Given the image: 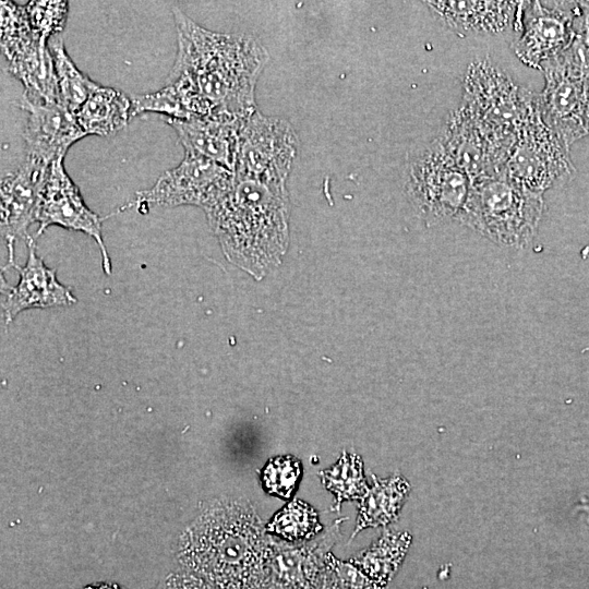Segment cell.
I'll use <instances>...</instances> for the list:
<instances>
[{"label": "cell", "instance_id": "cell-24", "mask_svg": "<svg viewBox=\"0 0 589 589\" xmlns=\"http://www.w3.org/2000/svg\"><path fill=\"white\" fill-rule=\"evenodd\" d=\"M48 46L53 59L60 104L74 113L99 85L77 69L64 48L61 34L52 36Z\"/></svg>", "mask_w": 589, "mask_h": 589}, {"label": "cell", "instance_id": "cell-7", "mask_svg": "<svg viewBox=\"0 0 589 589\" xmlns=\"http://www.w3.org/2000/svg\"><path fill=\"white\" fill-rule=\"evenodd\" d=\"M299 146V136L289 121L257 109L242 122L235 177L286 188Z\"/></svg>", "mask_w": 589, "mask_h": 589}, {"label": "cell", "instance_id": "cell-8", "mask_svg": "<svg viewBox=\"0 0 589 589\" xmlns=\"http://www.w3.org/2000/svg\"><path fill=\"white\" fill-rule=\"evenodd\" d=\"M1 47L10 72L24 85V97L60 103L48 41L33 32L25 5L1 2Z\"/></svg>", "mask_w": 589, "mask_h": 589}, {"label": "cell", "instance_id": "cell-4", "mask_svg": "<svg viewBox=\"0 0 589 589\" xmlns=\"http://www.w3.org/2000/svg\"><path fill=\"white\" fill-rule=\"evenodd\" d=\"M473 181L437 136L413 152L406 164L405 191L429 224L462 221Z\"/></svg>", "mask_w": 589, "mask_h": 589}, {"label": "cell", "instance_id": "cell-1", "mask_svg": "<svg viewBox=\"0 0 589 589\" xmlns=\"http://www.w3.org/2000/svg\"><path fill=\"white\" fill-rule=\"evenodd\" d=\"M177 55L166 85L178 96L185 119H245L257 110L255 87L269 60L251 34L207 29L172 7Z\"/></svg>", "mask_w": 589, "mask_h": 589}, {"label": "cell", "instance_id": "cell-30", "mask_svg": "<svg viewBox=\"0 0 589 589\" xmlns=\"http://www.w3.org/2000/svg\"><path fill=\"white\" fill-rule=\"evenodd\" d=\"M25 10L33 32L45 41H49L64 28L68 2L31 1L25 4Z\"/></svg>", "mask_w": 589, "mask_h": 589}, {"label": "cell", "instance_id": "cell-13", "mask_svg": "<svg viewBox=\"0 0 589 589\" xmlns=\"http://www.w3.org/2000/svg\"><path fill=\"white\" fill-rule=\"evenodd\" d=\"M341 520L310 541L288 542L271 534L264 589H320L324 561L338 541Z\"/></svg>", "mask_w": 589, "mask_h": 589}, {"label": "cell", "instance_id": "cell-20", "mask_svg": "<svg viewBox=\"0 0 589 589\" xmlns=\"http://www.w3.org/2000/svg\"><path fill=\"white\" fill-rule=\"evenodd\" d=\"M165 120L177 132L184 153L207 158L235 173L239 134L244 119L205 117Z\"/></svg>", "mask_w": 589, "mask_h": 589}, {"label": "cell", "instance_id": "cell-28", "mask_svg": "<svg viewBox=\"0 0 589 589\" xmlns=\"http://www.w3.org/2000/svg\"><path fill=\"white\" fill-rule=\"evenodd\" d=\"M550 62L589 77V2H580L575 36L570 45Z\"/></svg>", "mask_w": 589, "mask_h": 589}, {"label": "cell", "instance_id": "cell-14", "mask_svg": "<svg viewBox=\"0 0 589 589\" xmlns=\"http://www.w3.org/2000/svg\"><path fill=\"white\" fill-rule=\"evenodd\" d=\"M545 86L539 97L543 121L565 146L589 135V77L555 63L545 64Z\"/></svg>", "mask_w": 589, "mask_h": 589}, {"label": "cell", "instance_id": "cell-9", "mask_svg": "<svg viewBox=\"0 0 589 589\" xmlns=\"http://www.w3.org/2000/svg\"><path fill=\"white\" fill-rule=\"evenodd\" d=\"M573 171L568 147L543 121L539 107L515 141L503 175L516 184L542 194Z\"/></svg>", "mask_w": 589, "mask_h": 589}, {"label": "cell", "instance_id": "cell-12", "mask_svg": "<svg viewBox=\"0 0 589 589\" xmlns=\"http://www.w3.org/2000/svg\"><path fill=\"white\" fill-rule=\"evenodd\" d=\"M546 3L526 1L522 32L514 44L517 58L537 69H542L570 45L580 11V2Z\"/></svg>", "mask_w": 589, "mask_h": 589}, {"label": "cell", "instance_id": "cell-29", "mask_svg": "<svg viewBox=\"0 0 589 589\" xmlns=\"http://www.w3.org/2000/svg\"><path fill=\"white\" fill-rule=\"evenodd\" d=\"M320 589H382L350 560L329 552L324 561Z\"/></svg>", "mask_w": 589, "mask_h": 589}, {"label": "cell", "instance_id": "cell-31", "mask_svg": "<svg viewBox=\"0 0 589 589\" xmlns=\"http://www.w3.org/2000/svg\"><path fill=\"white\" fill-rule=\"evenodd\" d=\"M157 589H215L209 582L202 577L181 569L176 573H171L167 578L158 586Z\"/></svg>", "mask_w": 589, "mask_h": 589}, {"label": "cell", "instance_id": "cell-11", "mask_svg": "<svg viewBox=\"0 0 589 589\" xmlns=\"http://www.w3.org/2000/svg\"><path fill=\"white\" fill-rule=\"evenodd\" d=\"M63 160L64 157H59L49 166L35 215V221L39 224L36 237L52 225L86 233L98 244L103 269L110 275L111 262L101 236V219L84 203L79 188L65 171Z\"/></svg>", "mask_w": 589, "mask_h": 589}, {"label": "cell", "instance_id": "cell-25", "mask_svg": "<svg viewBox=\"0 0 589 589\" xmlns=\"http://www.w3.org/2000/svg\"><path fill=\"white\" fill-rule=\"evenodd\" d=\"M322 484L335 497L333 509L340 508L345 501L360 500L368 489L363 461L356 453L344 452L339 459L320 473Z\"/></svg>", "mask_w": 589, "mask_h": 589}, {"label": "cell", "instance_id": "cell-19", "mask_svg": "<svg viewBox=\"0 0 589 589\" xmlns=\"http://www.w3.org/2000/svg\"><path fill=\"white\" fill-rule=\"evenodd\" d=\"M438 137L472 179L503 175L504 161L491 146L466 105L447 119Z\"/></svg>", "mask_w": 589, "mask_h": 589}, {"label": "cell", "instance_id": "cell-32", "mask_svg": "<svg viewBox=\"0 0 589 589\" xmlns=\"http://www.w3.org/2000/svg\"><path fill=\"white\" fill-rule=\"evenodd\" d=\"M83 589H122L119 585L113 582H100L95 585L86 586Z\"/></svg>", "mask_w": 589, "mask_h": 589}, {"label": "cell", "instance_id": "cell-23", "mask_svg": "<svg viewBox=\"0 0 589 589\" xmlns=\"http://www.w3.org/2000/svg\"><path fill=\"white\" fill-rule=\"evenodd\" d=\"M411 543L407 531L386 530L350 561L377 586L385 589L398 572Z\"/></svg>", "mask_w": 589, "mask_h": 589}, {"label": "cell", "instance_id": "cell-21", "mask_svg": "<svg viewBox=\"0 0 589 589\" xmlns=\"http://www.w3.org/2000/svg\"><path fill=\"white\" fill-rule=\"evenodd\" d=\"M409 492L410 484L401 474L395 473L386 479L373 476L371 485L359 500L357 524L351 538L363 529L395 521Z\"/></svg>", "mask_w": 589, "mask_h": 589}, {"label": "cell", "instance_id": "cell-5", "mask_svg": "<svg viewBox=\"0 0 589 589\" xmlns=\"http://www.w3.org/2000/svg\"><path fill=\"white\" fill-rule=\"evenodd\" d=\"M506 163L520 131L539 108V98L518 88L488 62L469 68L462 103Z\"/></svg>", "mask_w": 589, "mask_h": 589}, {"label": "cell", "instance_id": "cell-10", "mask_svg": "<svg viewBox=\"0 0 589 589\" xmlns=\"http://www.w3.org/2000/svg\"><path fill=\"white\" fill-rule=\"evenodd\" d=\"M235 173L199 155L184 153L182 161L165 171L148 190L136 193L130 206L193 205L204 212L215 205L231 188Z\"/></svg>", "mask_w": 589, "mask_h": 589}, {"label": "cell", "instance_id": "cell-18", "mask_svg": "<svg viewBox=\"0 0 589 589\" xmlns=\"http://www.w3.org/2000/svg\"><path fill=\"white\" fill-rule=\"evenodd\" d=\"M433 15L462 35H498L516 29L526 1H428Z\"/></svg>", "mask_w": 589, "mask_h": 589}, {"label": "cell", "instance_id": "cell-22", "mask_svg": "<svg viewBox=\"0 0 589 589\" xmlns=\"http://www.w3.org/2000/svg\"><path fill=\"white\" fill-rule=\"evenodd\" d=\"M74 115L86 136H106L128 124L132 99L119 89L99 85Z\"/></svg>", "mask_w": 589, "mask_h": 589}, {"label": "cell", "instance_id": "cell-2", "mask_svg": "<svg viewBox=\"0 0 589 589\" xmlns=\"http://www.w3.org/2000/svg\"><path fill=\"white\" fill-rule=\"evenodd\" d=\"M269 540L249 502L218 500L183 531L178 558L215 589H264Z\"/></svg>", "mask_w": 589, "mask_h": 589}, {"label": "cell", "instance_id": "cell-27", "mask_svg": "<svg viewBox=\"0 0 589 589\" xmlns=\"http://www.w3.org/2000/svg\"><path fill=\"white\" fill-rule=\"evenodd\" d=\"M302 473L301 461L292 455L271 458L261 471V482L266 493L289 498L294 492Z\"/></svg>", "mask_w": 589, "mask_h": 589}, {"label": "cell", "instance_id": "cell-15", "mask_svg": "<svg viewBox=\"0 0 589 589\" xmlns=\"http://www.w3.org/2000/svg\"><path fill=\"white\" fill-rule=\"evenodd\" d=\"M28 257L21 267L9 256L7 267H14L20 275L15 286L7 283L1 275V309L5 323H10L20 312L27 309H46L71 305L76 302L70 289L61 285L56 277V269L48 268L36 254L32 237L27 240Z\"/></svg>", "mask_w": 589, "mask_h": 589}, {"label": "cell", "instance_id": "cell-3", "mask_svg": "<svg viewBox=\"0 0 589 589\" xmlns=\"http://www.w3.org/2000/svg\"><path fill=\"white\" fill-rule=\"evenodd\" d=\"M205 214L227 259L248 272L275 263L286 251V188L236 179Z\"/></svg>", "mask_w": 589, "mask_h": 589}, {"label": "cell", "instance_id": "cell-16", "mask_svg": "<svg viewBox=\"0 0 589 589\" xmlns=\"http://www.w3.org/2000/svg\"><path fill=\"white\" fill-rule=\"evenodd\" d=\"M50 164L26 156L25 161L1 179V232L7 245L16 239H28V227L36 209Z\"/></svg>", "mask_w": 589, "mask_h": 589}, {"label": "cell", "instance_id": "cell-26", "mask_svg": "<svg viewBox=\"0 0 589 589\" xmlns=\"http://www.w3.org/2000/svg\"><path fill=\"white\" fill-rule=\"evenodd\" d=\"M323 530L317 512L306 502L292 500L274 514L266 531L288 542H304L316 538Z\"/></svg>", "mask_w": 589, "mask_h": 589}, {"label": "cell", "instance_id": "cell-6", "mask_svg": "<svg viewBox=\"0 0 589 589\" xmlns=\"http://www.w3.org/2000/svg\"><path fill=\"white\" fill-rule=\"evenodd\" d=\"M542 208L541 193L498 175L473 183L461 224L497 244L518 248L533 238Z\"/></svg>", "mask_w": 589, "mask_h": 589}, {"label": "cell", "instance_id": "cell-17", "mask_svg": "<svg viewBox=\"0 0 589 589\" xmlns=\"http://www.w3.org/2000/svg\"><path fill=\"white\" fill-rule=\"evenodd\" d=\"M28 119L24 130L27 155L51 164L86 134L75 115L60 103L34 101L22 96Z\"/></svg>", "mask_w": 589, "mask_h": 589}]
</instances>
